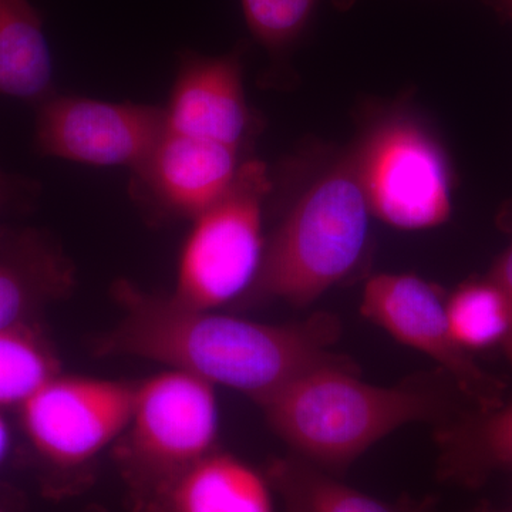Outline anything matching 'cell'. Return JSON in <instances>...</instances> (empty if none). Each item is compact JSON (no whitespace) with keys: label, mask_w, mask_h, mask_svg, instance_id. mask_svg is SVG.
Returning a JSON list of instances; mask_svg holds the SVG:
<instances>
[{"label":"cell","mask_w":512,"mask_h":512,"mask_svg":"<svg viewBox=\"0 0 512 512\" xmlns=\"http://www.w3.org/2000/svg\"><path fill=\"white\" fill-rule=\"evenodd\" d=\"M123 315L100 336L96 352L151 360L245 394L259 406L313 367L342 333L338 316L316 312L301 322L269 325L188 308L130 282L114 286Z\"/></svg>","instance_id":"cell-1"},{"label":"cell","mask_w":512,"mask_h":512,"mask_svg":"<svg viewBox=\"0 0 512 512\" xmlns=\"http://www.w3.org/2000/svg\"><path fill=\"white\" fill-rule=\"evenodd\" d=\"M463 402L443 370L375 386L340 356L303 373L261 407L293 456L338 477L393 431L412 423L439 427L464 412Z\"/></svg>","instance_id":"cell-2"},{"label":"cell","mask_w":512,"mask_h":512,"mask_svg":"<svg viewBox=\"0 0 512 512\" xmlns=\"http://www.w3.org/2000/svg\"><path fill=\"white\" fill-rule=\"evenodd\" d=\"M369 204L357 150L308 188L266 242L251 301L311 305L355 271L369 237Z\"/></svg>","instance_id":"cell-3"},{"label":"cell","mask_w":512,"mask_h":512,"mask_svg":"<svg viewBox=\"0 0 512 512\" xmlns=\"http://www.w3.org/2000/svg\"><path fill=\"white\" fill-rule=\"evenodd\" d=\"M271 188L266 165L244 161L220 200L194 218L170 295L173 301L217 311L249 291L265 252L262 210Z\"/></svg>","instance_id":"cell-4"},{"label":"cell","mask_w":512,"mask_h":512,"mask_svg":"<svg viewBox=\"0 0 512 512\" xmlns=\"http://www.w3.org/2000/svg\"><path fill=\"white\" fill-rule=\"evenodd\" d=\"M215 387L200 377L168 369L136 383L124 437L123 460L156 494L178 474L217 450Z\"/></svg>","instance_id":"cell-5"},{"label":"cell","mask_w":512,"mask_h":512,"mask_svg":"<svg viewBox=\"0 0 512 512\" xmlns=\"http://www.w3.org/2000/svg\"><path fill=\"white\" fill-rule=\"evenodd\" d=\"M370 212L390 227H440L451 215V177L437 141L417 124L390 121L357 147Z\"/></svg>","instance_id":"cell-6"},{"label":"cell","mask_w":512,"mask_h":512,"mask_svg":"<svg viewBox=\"0 0 512 512\" xmlns=\"http://www.w3.org/2000/svg\"><path fill=\"white\" fill-rule=\"evenodd\" d=\"M136 384L59 375L20 407L23 430L39 456L76 468L126 433Z\"/></svg>","instance_id":"cell-7"},{"label":"cell","mask_w":512,"mask_h":512,"mask_svg":"<svg viewBox=\"0 0 512 512\" xmlns=\"http://www.w3.org/2000/svg\"><path fill=\"white\" fill-rule=\"evenodd\" d=\"M360 312L403 345L434 360L474 409L491 410L504 403L503 382L485 372L454 338L436 286L410 274L373 276L363 291Z\"/></svg>","instance_id":"cell-8"},{"label":"cell","mask_w":512,"mask_h":512,"mask_svg":"<svg viewBox=\"0 0 512 512\" xmlns=\"http://www.w3.org/2000/svg\"><path fill=\"white\" fill-rule=\"evenodd\" d=\"M165 133L164 107L53 94L37 109L35 146L42 156L136 170Z\"/></svg>","instance_id":"cell-9"},{"label":"cell","mask_w":512,"mask_h":512,"mask_svg":"<svg viewBox=\"0 0 512 512\" xmlns=\"http://www.w3.org/2000/svg\"><path fill=\"white\" fill-rule=\"evenodd\" d=\"M235 148L168 131L134 173V194L165 214L197 218L228 190L239 167Z\"/></svg>","instance_id":"cell-10"},{"label":"cell","mask_w":512,"mask_h":512,"mask_svg":"<svg viewBox=\"0 0 512 512\" xmlns=\"http://www.w3.org/2000/svg\"><path fill=\"white\" fill-rule=\"evenodd\" d=\"M167 114V130L239 151L254 127L242 86L239 52L183 59Z\"/></svg>","instance_id":"cell-11"},{"label":"cell","mask_w":512,"mask_h":512,"mask_svg":"<svg viewBox=\"0 0 512 512\" xmlns=\"http://www.w3.org/2000/svg\"><path fill=\"white\" fill-rule=\"evenodd\" d=\"M74 284V266L53 239L32 228L0 229V330L33 322Z\"/></svg>","instance_id":"cell-12"},{"label":"cell","mask_w":512,"mask_h":512,"mask_svg":"<svg viewBox=\"0 0 512 512\" xmlns=\"http://www.w3.org/2000/svg\"><path fill=\"white\" fill-rule=\"evenodd\" d=\"M272 490L255 468L215 450L157 495L163 512H275Z\"/></svg>","instance_id":"cell-13"},{"label":"cell","mask_w":512,"mask_h":512,"mask_svg":"<svg viewBox=\"0 0 512 512\" xmlns=\"http://www.w3.org/2000/svg\"><path fill=\"white\" fill-rule=\"evenodd\" d=\"M439 476L446 483L478 488L512 473V402L491 410H464L436 427Z\"/></svg>","instance_id":"cell-14"},{"label":"cell","mask_w":512,"mask_h":512,"mask_svg":"<svg viewBox=\"0 0 512 512\" xmlns=\"http://www.w3.org/2000/svg\"><path fill=\"white\" fill-rule=\"evenodd\" d=\"M0 94L37 104L55 94L52 55L29 0H0Z\"/></svg>","instance_id":"cell-15"},{"label":"cell","mask_w":512,"mask_h":512,"mask_svg":"<svg viewBox=\"0 0 512 512\" xmlns=\"http://www.w3.org/2000/svg\"><path fill=\"white\" fill-rule=\"evenodd\" d=\"M268 480L286 512H433V500L383 501L342 483L338 477L292 456L269 467Z\"/></svg>","instance_id":"cell-16"},{"label":"cell","mask_w":512,"mask_h":512,"mask_svg":"<svg viewBox=\"0 0 512 512\" xmlns=\"http://www.w3.org/2000/svg\"><path fill=\"white\" fill-rule=\"evenodd\" d=\"M59 373V357L35 320L0 330V409H20Z\"/></svg>","instance_id":"cell-17"},{"label":"cell","mask_w":512,"mask_h":512,"mask_svg":"<svg viewBox=\"0 0 512 512\" xmlns=\"http://www.w3.org/2000/svg\"><path fill=\"white\" fill-rule=\"evenodd\" d=\"M446 312L454 338L467 352L504 345L510 312L503 293L488 276L458 286L446 301Z\"/></svg>","instance_id":"cell-18"},{"label":"cell","mask_w":512,"mask_h":512,"mask_svg":"<svg viewBox=\"0 0 512 512\" xmlns=\"http://www.w3.org/2000/svg\"><path fill=\"white\" fill-rule=\"evenodd\" d=\"M322 0H241L252 36L269 52L282 53L298 42ZM356 0H332L348 9Z\"/></svg>","instance_id":"cell-19"},{"label":"cell","mask_w":512,"mask_h":512,"mask_svg":"<svg viewBox=\"0 0 512 512\" xmlns=\"http://www.w3.org/2000/svg\"><path fill=\"white\" fill-rule=\"evenodd\" d=\"M487 276L503 293L505 302H507L508 312H510V330H508L503 348L512 372V242L503 254L500 255V258L495 261L490 274Z\"/></svg>","instance_id":"cell-20"},{"label":"cell","mask_w":512,"mask_h":512,"mask_svg":"<svg viewBox=\"0 0 512 512\" xmlns=\"http://www.w3.org/2000/svg\"><path fill=\"white\" fill-rule=\"evenodd\" d=\"M33 192L35 191H33L32 184L12 177L0 168V207L15 204V202L29 197Z\"/></svg>","instance_id":"cell-21"},{"label":"cell","mask_w":512,"mask_h":512,"mask_svg":"<svg viewBox=\"0 0 512 512\" xmlns=\"http://www.w3.org/2000/svg\"><path fill=\"white\" fill-rule=\"evenodd\" d=\"M487 8L497 13L501 19L512 22V0H481Z\"/></svg>","instance_id":"cell-22"},{"label":"cell","mask_w":512,"mask_h":512,"mask_svg":"<svg viewBox=\"0 0 512 512\" xmlns=\"http://www.w3.org/2000/svg\"><path fill=\"white\" fill-rule=\"evenodd\" d=\"M9 443L10 436L8 424H6L5 419H3L2 414H0V463H2L3 458L8 454Z\"/></svg>","instance_id":"cell-23"},{"label":"cell","mask_w":512,"mask_h":512,"mask_svg":"<svg viewBox=\"0 0 512 512\" xmlns=\"http://www.w3.org/2000/svg\"><path fill=\"white\" fill-rule=\"evenodd\" d=\"M0 512H5V511H3L2 508H0Z\"/></svg>","instance_id":"cell-24"}]
</instances>
